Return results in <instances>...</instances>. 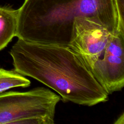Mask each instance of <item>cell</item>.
<instances>
[{"label": "cell", "mask_w": 124, "mask_h": 124, "mask_svg": "<svg viewBox=\"0 0 124 124\" xmlns=\"http://www.w3.org/2000/svg\"><path fill=\"white\" fill-rule=\"evenodd\" d=\"M118 19V31L124 35V0H115Z\"/></svg>", "instance_id": "cell-8"}, {"label": "cell", "mask_w": 124, "mask_h": 124, "mask_svg": "<svg viewBox=\"0 0 124 124\" xmlns=\"http://www.w3.org/2000/svg\"><path fill=\"white\" fill-rule=\"evenodd\" d=\"M10 54L15 71L55 91L64 102L92 106L108 99V94L69 46L18 39Z\"/></svg>", "instance_id": "cell-1"}, {"label": "cell", "mask_w": 124, "mask_h": 124, "mask_svg": "<svg viewBox=\"0 0 124 124\" xmlns=\"http://www.w3.org/2000/svg\"><path fill=\"white\" fill-rule=\"evenodd\" d=\"M113 35L103 25L88 18L77 17L74 20L68 46L91 72Z\"/></svg>", "instance_id": "cell-4"}, {"label": "cell", "mask_w": 124, "mask_h": 124, "mask_svg": "<svg viewBox=\"0 0 124 124\" xmlns=\"http://www.w3.org/2000/svg\"><path fill=\"white\" fill-rule=\"evenodd\" d=\"M17 15L18 9L0 6V50L16 35Z\"/></svg>", "instance_id": "cell-6"}, {"label": "cell", "mask_w": 124, "mask_h": 124, "mask_svg": "<svg viewBox=\"0 0 124 124\" xmlns=\"http://www.w3.org/2000/svg\"><path fill=\"white\" fill-rule=\"evenodd\" d=\"M61 97L45 87L0 93V124H53Z\"/></svg>", "instance_id": "cell-3"}, {"label": "cell", "mask_w": 124, "mask_h": 124, "mask_svg": "<svg viewBox=\"0 0 124 124\" xmlns=\"http://www.w3.org/2000/svg\"><path fill=\"white\" fill-rule=\"evenodd\" d=\"M30 80L14 70L0 68V93L15 87L30 86Z\"/></svg>", "instance_id": "cell-7"}, {"label": "cell", "mask_w": 124, "mask_h": 124, "mask_svg": "<svg viewBox=\"0 0 124 124\" xmlns=\"http://www.w3.org/2000/svg\"><path fill=\"white\" fill-rule=\"evenodd\" d=\"M91 72L108 94L122 90L124 86V35L112 36Z\"/></svg>", "instance_id": "cell-5"}, {"label": "cell", "mask_w": 124, "mask_h": 124, "mask_svg": "<svg viewBox=\"0 0 124 124\" xmlns=\"http://www.w3.org/2000/svg\"><path fill=\"white\" fill-rule=\"evenodd\" d=\"M77 17L90 18L119 34L115 0H24L18 9L16 36L68 46Z\"/></svg>", "instance_id": "cell-2"}, {"label": "cell", "mask_w": 124, "mask_h": 124, "mask_svg": "<svg viewBox=\"0 0 124 124\" xmlns=\"http://www.w3.org/2000/svg\"><path fill=\"white\" fill-rule=\"evenodd\" d=\"M120 121V124H122L121 122H122V123H124V113H122V115L120 116L118 118V119L116 120V121L114 123L115 124H119V121Z\"/></svg>", "instance_id": "cell-9"}]
</instances>
